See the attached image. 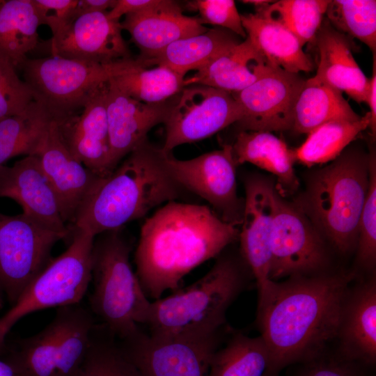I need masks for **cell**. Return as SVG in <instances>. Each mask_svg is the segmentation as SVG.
<instances>
[{"label": "cell", "mask_w": 376, "mask_h": 376, "mask_svg": "<svg viewBox=\"0 0 376 376\" xmlns=\"http://www.w3.org/2000/svg\"><path fill=\"white\" fill-rule=\"evenodd\" d=\"M354 272L295 276L273 281L258 301L260 336L277 374L289 365L326 353L337 338L342 309Z\"/></svg>", "instance_id": "6da1fadb"}, {"label": "cell", "mask_w": 376, "mask_h": 376, "mask_svg": "<svg viewBox=\"0 0 376 376\" xmlns=\"http://www.w3.org/2000/svg\"><path fill=\"white\" fill-rule=\"evenodd\" d=\"M237 226L204 205L174 201L157 208L142 224L134 254L146 296L156 300L180 288L187 274L239 237Z\"/></svg>", "instance_id": "7a4b0ae2"}, {"label": "cell", "mask_w": 376, "mask_h": 376, "mask_svg": "<svg viewBox=\"0 0 376 376\" xmlns=\"http://www.w3.org/2000/svg\"><path fill=\"white\" fill-rule=\"evenodd\" d=\"M162 148L148 140L129 153L100 182L79 209L72 230L95 237L119 230L187 192L171 174Z\"/></svg>", "instance_id": "3957f363"}, {"label": "cell", "mask_w": 376, "mask_h": 376, "mask_svg": "<svg viewBox=\"0 0 376 376\" xmlns=\"http://www.w3.org/2000/svg\"><path fill=\"white\" fill-rule=\"evenodd\" d=\"M370 154L344 150L313 172L305 191L294 203L307 216L325 242L343 254L354 251L359 222L370 182Z\"/></svg>", "instance_id": "277c9868"}, {"label": "cell", "mask_w": 376, "mask_h": 376, "mask_svg": "<svg viewBox=\"0 0 376 376\" xmlns=\"http://www.w3.org/2000/svg\"><path fill=\"white\" fill-rule=\"evenodd\" d=\"M245 288V277L233 256L217 257L212 267L192 284L150 302L145 322L161 338L205 337L219 333L228 307Z\"/></svg>", "instance_id": "5b68a950"}, {"label": "cell", "mask_w": 376, "mask_h": 376, "mask_svg": "<svg viewBox=\"0 0 376 376\" xmlns=\"http://www.w3.org/2000/svg\"><path fill=\"white\" fill-rule=\"evenodd\" d=\"M119 230L100 234L92 251L91 311L123 340L145 324L150 304L130 262V246Z\"/></svg>", "instance_id": "8992f818"}, {"label": "cell", "mask_w": 376, "mask_h": 376, "mask_svg": "<svg viewBox=\"0 0 376 376\" xmlns=\"http://www.w3.org/2000/svg\"><path fill=\"white\" fill-rule=\"evenodd\" d=\"M95 327L80 304L58 307L47 327L19 340L7 362L18 376H68L81 363Z\"/></svg>", "instance_id": "52a82bcc"}, {"label": "cell", "mask_w": 376, "mask_h": 376, "mask_svg": "<svg viewBox=\"0 0 376 376\" xmlns=\"http://www.w3.org/2000/svg\"><path fill=\"white\" fill-rule=\"evenodd\" d=\"M72 232L67 249L51 259L10 309L0 318V330L4 336L18 320L29 313L80 304L91 281L95 237L81 230Z\"/></svg>", "instance_id": "ba28073f"}, {"label": "cell", "mask_w": 376, "mask_h": 376, "mask_svg": "<svg viewBox=\"0 0 376 376\" xmlns=\"http://www.w3.org/2000/svg\"><path fill=\"white\" fill-rule=\"evenodd\" d=\"M117 65L118 61L105 65L49 56L27 58L20 68L36 100L57 120L79 111L94 91L113 76Z\"/></svg>", "instance_id": "9c48e42d"}, {"label": "cell", "mask_w": 376, "mask_h": 376, "mask_svg": "<svg viewBox=\"0 0 376 376\" xmlns=\"http://www.w3.org/2000/svg\"><path fill=\"white\" fill-rule=\"evenodd\" d=\"M328 261L325 240L307 216L276 189L269 279L322 274Z\"/></svg>", "instance_id": "30bf717a"}, {"label": "cell", "mask_w": 376, "mask_h": 376, "mask_svg": "<svg viewBox=\"0 0 376 376\" xmlns=\"http://www.w3.org/2000/svg\"><path fill=\"white\" fill-rule=\"evenodd\" d=\"M67 237L24 214L0 212V289L13 305L52 258L54 244Z\"/></svg>", "instance_id": "8fae6325"}, {"label": "cell", "mask_w": 376, "mask_h": 376, "mask_svg": "<svg viewBox=\"0 0 376 376\" xmlns=\"http://www.w3.org/2000/svg\"><path fill=\"white\" fill-rule=\"evenodd\" d=\"M242 115L232 93L201 84L185 86L164 123L162 149L171 153L177 146L208 138L237 123Z\"/></svg>", "instance_id": "7c38bea8"}, {"label": "cell", "mask_w": 376, "mask_h": 376, "mask_svg": "<svg viewBox=\"0 0 376 376\" xmlns=\"http://www.w3.org/2000/svg\"><path fill=\"white\" fill-rule=\"evenodd\" d=\"M219 333L196 338H161L139 329L123 339V350L141 376H208Z\"/></svg>", "instance_id": "4fadbf2b"}, {"label": "cell", "mask_w": 376, "mask_h": 376, "mask_svg": "<svg viewBox=\"0 0 376 376\" xmlns=\"http://www.w3.org/2000/svg\"><path fill=\"white\" fill-rule=\"evenodd\" d=\"M169 170L187 191L206 201L224 221L241 224L244 202L237 194L236 167L231 145L192 159L181 160L167 156Z\"/></svg>", "instance_id": "5bb4252c"}, {"label": "cell", "mask_w": 376, "mask_h": 376, "mask_svg": "<svg viewBox=\"0 0 376 376\" xmlns=\"http://www.w3.org/2000/svg\"><path fill=\"white\" fill-rule=\"evenodd\" d=\"M305 81L299 73L262 64L253 84L232 93L242 110L240 131L292 130L294 107Z\"/></svg>", "instance_id": "9a60e30c"}, {"label": "cell", "mask_w": 376, "mask_h": 376, "mask_svg": "<svg viewBox=\"0 0 376 376\" xmlns=\"http://www.w3.org/2000/svg\"><path fill=\"white\" fill-rule=\"evenodd\" d=\"M244 189L239 237L242 258L256 280L258 301L273 283L269 269L276 187L266 178L250 175L244 180Z\"/></svg>", "instance_id": "2e32d148"}, {"label": "cell", "mask_w": 376, "mask_h": 376, "mask_svg": "<svg viewBox=\"0 0 376 376\" xmlns=\"http://www.w3.org/2000/svg\"><path fill=\"white\" fill-rule=\"evenodd\" d=\"M107 12L79 15L59 36L39 42L37 48L52 56L105 65L132 58L120 21L109 18Z\"/></svg>", "instance_id": "e0dca14e"}, {"label": "cell", "mask_w": 376, "mask_h": 376, "mask_svg": "<svg viewBox=\"0 0 376 376\" xmlns=\"http://www.w3.org/2000/svg\"><path fill=\"white\" fill-rule=\"evenodd\" d=\"M31 155L38 157L56 196L65 222H70L72 226L79 209L102 178L85 167L72 155L54 119Z\"/></svg>", "instance_id": "ac0fdd59"}, {"label": "cell", "mask_w": 376, "mask_h": 376, "mask_svg": "<svg viewBox=\"0 0 376 376\" xmlns=\"http://www.w3.org/2000/svg\"><path fill=\"white\" fill-rule=\"evenodd\" d=\"M108 81L90 95L81 111L54 120L72 155L100 178L113 170L107 116Z\"/></svg>", "instance_id": "d6986e66"}, {"label": "cell", "mask_w": 376, "mask_h": 376, "mask_svg": "<svg viewBox=\"0 0 376 376\" xmlns=\"http://www.w3.org/2000/svg\"><path fill=\"white\" fill-rule=\"evenodd\" d=\"M0 198L15 201L22 214L44 228L67 237L70 235L37 157L27 155L11 166H0Z\"/></svg>", "instance_id": "ffe728a7"}, {"label": "cell", "mask_w": 376, "mask_h": 376, "mask_svg": "<svg viewBox=\"0 0 376 376\" xmlns=\"http://www.w3.org/2000/svg\"><path fill=\"white\" fill-rule=\"evenodd\" d=\"M178 95L161 103H145L130 97L108 81L107 116L113 170L148 140L152 127L166 122Z\"/></svg>", "instance_id": "44dd1931"}, {"label": "cell", "mask_w": 376, "mask_h": 376, "mask_svg": "<svg viewBox=\"0 0 376 376\" xmlns=\"http://www.w3.org/2000/svg\"><path fill=\"white\" fill-rule=\"evenodd\" d=\"M338 353L364 366L376 363V279L372 275L350 287L343 304Z\"/></svg>", "instance_id": "7402d4cb"}, {"label": "cell", "mask_w": 376, "mask_h": 376, "mask_svg": "<svg viewBox=\"0 0 376 376\" xmlns=\"http://www.w3.org/2000/svg\"><path fill=\"white\" fill-rule=\"evenodd\" d=\"M122 30L130 35L139 48L141 60L155 56L173 42L205 32L208 29L198 17L183 15L178 2L164 0L150 10L125 15L120 21Z\"/></svg>", "instance_id": "603a6c76"}, {"label": "cell", "mask_w": 376, "mask_h": 376, "mask_svg": "<svg viewBox=\"0 0 376 376\" xmlns=\"http://www.w3.org/2000/svg\"><path fill=\"white\" fill-rule=\"evenodd\" d=\"M314 42L318 53L315 76L342 93H345L355 102H367L370 79L355 61L348 37L335 29L324 17Z\"/></svg>", "instance_id": "cb8c5ba5"}, {"label": "cell", "mask_w": 376, "mask_h": 376, "mask_svg": "<svg viewBox=\"0 0 376 376\" xmlns=\"http://www.w3.org/2000/svg\"><path fill=\"white\" fill-rule=\"evenodd\" d=\"M231 146L237 165L251 163L273 174L281 196L297 191L299 183L293 168L294 149L282 139L269 132L240 131Z\"/></svg>", "instance_id": "d4e9b609"}, {"label": "cell", "mask_w": 376, "mask_h": 376, "mask_svg": "<svg viewBox=\"0 0 376 376\" xmlns=\"http://www.w3.org/2000/svg\"><path fill=\"white\" fill-rule=\"evenodd\" d=\"M241 20L246 38L267 63L293 73L314 69L312 58L299 40L281 24L256 10L241 15Z\"/></svg>", "instance_id": "484cf974"}, {"label": "cell", "mask_w": 376, "mask_h": 376, "mask_svg": "<svg viewBox=\"0 0 376 376\" xmlns=\"http://www.w3.org/2000/svg\"><path fill=\"white\" fill-rule=\"evenodd\" d=\"M267 63L248 38L228 49L194 75L184 86L201 84L230 93L241 91L258 78L260 66Z\"/></svg>", "instance_id": "4316f807"}, {"label": "cell", "mask_w": 376, "mask_h": 376, "mask_svg": "<svg viewBox=\"0 0 376 376\" xmlns=\"http://www.w3.org/2000/svg\"><path fill=\"white\" fill-rule=\"evenodd\" d=\"M238 36L220 27L173 42L152 58L141 60L145 66L162 65L184 76L198 70L239 44Z\"/></svg>", "instance_id": "83f0119b"}, {"label": "cell", "mask_w": 376, "mask_h": 376, "mask_svg": "<svg viewBox=\"0 0 376 376\" xmlns=\"http://www.w3.org/2000/svg\"><path fill=\"white\" fill-rule=\"evenodd\" d=\"M185 77L162 66H145L137 58L118 62L109 81L139 102L158 104L178 95L184 88Z\"/></svg>", "instance_id": "f1b7e54d"}, {"label": "cell", "mask_w": 376, "mask_h": 376, "mask_svg": "<svg viewBox=\"0 0 376 376\" xmlns=\"http://www.w3.org/2000/svg\"><path fill=\"white\" fill-rule=\"evenodd\" d=\"M358 115L343 93L315 76L305 81L293 110L292 130L308 134L320 125L336 120H355Z\"/></svg>", "instance_id": "f546056e"}, {"label": "cell", "mask_w": 376, "mask_h": 376, "mask_svg": "<svg viewBox=\"0 0 376 376\" xmlns=\"http://www.w3.org/2000/svg\"><path fill=\"white\" fill-rule=\"evenodd\" d=\"M41 22L33 0H6L0 9V56L20 68L36 49Z\"/></svg>", "instance_id": "4dcf8cb0"}, {"label": "cell", "mask_w": 376, "mask_h": 376, "mask_svg": "<svg viewBox=\"0 0 376 376\" xmlns=\"http://www.w3.org/2000/svg\"><path fill=\"white\" fill-rule=\"evenodd\" d=\"M269 349L259 336L235 334L214 352L208 376H278Z\"/></svg>", "instance_id": "1f68e13d"}, {"label": "cell", "mask_w": 376, "mask_h": 376, "mask_svg": "<svg viewBox=\"0 0 376 376\" xmlns=\"http://www.w3.org/2000/svg\"><path fill=\"white\" fill-rule=\"evenodd\" d=\"M370 121L368 112L358 120H336L320 125L308 134L299 148L294 149L295 162L310 167L334 161L368 128Z\"/></svg>", "instance_id": "d6a6232c"}, {"label": "cell", "mask_w": 376, "mask_h": 376, "mask_svg": "<svg viewBox=\"0 0 376 376\" xmlns=\"http://www.w3.org/2000/svg\"><path fill=\"white\" fill-rule=\"evenodd\" d=\"M53 120L49 110L33 101L21 113L0 121V166L13 157L31 155Z\"/></svg>", "instance_id": "836d02e7"}, {"label": "cell", "mask_w": 376, "mask_h": 376, "mask_svg": "<svg viewBox=\"0 0 376 376\" xmlns=\"http://www.w3.org/2000/svg\"><path fill=\"white\" fill-rule=\"evenodd\" d=\"M329 3V0L274 1L256 10L281 24L303 46L314 42Z\"/></svg>", "instance_id": "e575fe53"}, {"label": "cell", "mask_w": 376, "mask_h": 376, "mask_svg": "<svg viewBox=\"0 0 376 376\" xmlns=\"http://www.w3.org/2000/svg\"><path fill=\"white\" fill-rule=\"evenodd\" d=\"M326 18L338 31L354 38L376 53V1L329 0Z\"/></svg>", "instance_id": "d590c367"}, {"label": "cell", "mask_w": 376, "mask_h": 376, "mask_svg": "<svg viewBox=\"0 0 376 376\" xmlns=\"http://www.w3.org/2000/svg\"><path fill=\"white\" fill-rule=\"evenodd\" d=\"M114 338L100 336L95 326L81 363L68 376H141Z\"/></svg>", "instance_id": "8d00e7d4"}, {"label": "cell", "mask_w": 376, "mask_h": 376, "mask_svg": "<svg viewBox=\"0 0 376 376\" xmlns=\"http://www.w3.org/2000/svg\"><path fill=\"white\" fill-rule=\"evenodd\" d=\"M356 249L360 266L373 271L376 263V162L373 153H370L369 187L359 219Z\"/></svg>", "instance_id": "74e56055"}, {"label": "cell", "mask_w": 376, "mask_h": 376, "mask_svg": "<svg viewBox=\"0 0 376 376\" xmlns=\"http://www.w3.org/2000/svg\"><path fill=\"white\" fill-rule=\"evenodd\" d=\"M36 98L15 67L0 56V121L24 111Z\"/></svg>", "instance_id": "f35d334b"}, {"label": "cell", "mask_w": 376, "mask_h": 376, "mask_svg": "<svg viewBox=\"0 0 376 376\" xmlns=\"http://www.w3.org/2000/svg\"><path fill=\"white\" fill-rule=\"evenodd\" d=\"M190 10L198 11L201 23L227 29L238 36L246 38L241 15L233 0H193L185 4Z\"/></svg>", "instance_id": "ab89813d"}, {"label": "cell", "mask_w": 376, "mask_h": 376, "mask_svg": "<svg viewBox=\"0 0 376 376\" xmlns=\"http://www.w3.org/2000/svg\"><path fill=\"white\" fill-rule=\"evenodd\" d=\"M41 24L47 26L52 37L59 36L79 16V0H33Z\"/></svg>", "instance_id": "60d3db41"}, {"label": "cell", "mask_w": 376, "mask_h": 376, "mask_svg": "<svg viewBox=\"0 0 376 376\" xmlns=\"http://www.w3.org/2000/svg\"><path fill=\"white\" fill-rule=\"evenodd\" d=\"M366 366L348 360L338 353L330 355L326 353L304 363L297 376H366Z\"/></svg>", "instance_id": "b9f144b4"}, {"label": "cell", "mask_w": 376, "mask_h": 376, "mask_svg": "<svg viewBox=\"0 0 376 376\" xmlns=\"http://www.w3.org/2000/svg\"><path fill=\"white\" fill-rule=\"evenodd\" d=\"M163 1L164 0H116L107 15L109 18L120 21L123 16L155 8Z\"/></svg>", "instance_id": "7bdbcfd3"}, {"label": "cell", "mask_w": 376, "mask_h": 376, "mask_svg": "<svg viewBox=\"0 0 376 376\" xmlns=\"http://www.w3.org/2000/svg\"><path fill=\"white\" fill-rule=\"evenodd\" d=\"M370 108V121L368 128L371 131L372 136H375L376 133V57L374 54L373 65V75L370 79V90L366 102Z\"/></svg>", "instance_id": "ee69618b"}, {"label": "cell", "mask_w": 376, "mask_h": 376, "mask_svg": "<svg viewBox=\"0 0 376 376\" xmlns=\"http://www.w3.org/2000/svg\"><path fill=\"white\" fill-rule=\"evenodd\" d=\"M116 0H79V15L95 12H107L111 10Z\"/></svg>", "instance_id": "f6af8a7d"}, {"label": "cell", "mask_w": 376, "mask_h": 376, "mask_svg": "<svg viewBox=\"0 0 376 376\" xmlns=\"http://www.w3.org/2000/svg\"><path fill=\"white\" fill-rule=\"evenodd\" d=\"M0 376H18L13 368L7 362L0 359Z\"/></svg>", "instance_id": "bcb514c9"}, {"label": "cell", "mask_w": 376, "mask_h": 376, "mask_svg": "<svg viewBox=\"0 0 376 376\" xmlns=\"http://www.w3.org/2000/svg\"><path fill=\"white\" fill-rule=\"evenodd\" d=\"M244 3H249L256 6V8L262 7L272 3L274 1H267V0H244L241 1Z\"/></svg>", "instance_id": "7dc6e473"}, {"label": "cell", "mask_w": 376, "mask_h": 376, "mask_svg": "<svg viewBox=\"0 0 376 376\" xmlns=\"http://www.w3.org/2000/svg\"><path fill=\"white\" fill-rule=\"evenodd\" d=\"M5 337L1 330H0V352L2 350V349L4 347V341H5Z\"/></svg>", "instance_id": "c3c4849f"}, {"label": "cell", "mask_w": 376, "mask_h": 376, "mask_svg": "<svg viewBox=\"0 0 376 376\" xmlns=\"http://www.w3.org/2000/svg\"><path fill=\"white\" fill-rule=\"evenodd\" d=\"M5 0H0V9L2 7L3 4L4 3Z\"/></svg>", "instance_id": "681fc988"}]
</instances>
